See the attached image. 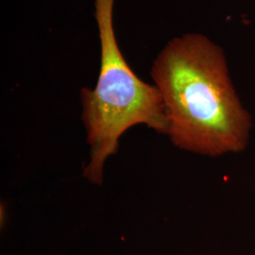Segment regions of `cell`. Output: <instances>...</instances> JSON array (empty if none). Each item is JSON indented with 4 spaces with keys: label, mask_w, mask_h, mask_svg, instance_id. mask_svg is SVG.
<instances>
[{
    "label": "cell",
    "mask_w": 255,
    "mask_h": 255,
    "mask_svg": "<svg viewBox=\"0 0 255 255\" xmlns=\"http://www.w3.org/2000/svg\"><path fill=\"white\" fill-rule=\"evenodd\" d=\"M174 146L219 157L245 150L253 119L229 72L224 50L201 33L174 37L150 70Z\"/></svg>",
    "instance_id": "6da1fadb"
},
{
    "label": "cell",
    "mask_w": 255,
    "mask_h": 255,
    "mask_svg": "<svg viewBox=\"0 0 255 255\" xmlns=\"http://www.w3.org/2000/svg\"><path fill=\"white\" fill-rule=\"evenodd\" d=\"M116 0H95L101 41V68L94 89L82 88V119L90 147L82 176L102 184L107 159L119 150V139L129 128L143 124L166 134L167 121L160 92L132 71L119 48L114 27Z\"/></svg>",
    "instance_id": "7a4b0ae2"
}]
</instances>
